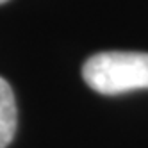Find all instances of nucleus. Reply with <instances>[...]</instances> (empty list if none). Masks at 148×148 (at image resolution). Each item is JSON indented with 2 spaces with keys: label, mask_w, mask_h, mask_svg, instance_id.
<instances>
[{
  "label": "nucleus",
  "mask_w": 148,
  "mask_h": 148,
  "mask_svg": "<svg viewBox=\"0 0 148 148\" xmlns=\"http://www.w3.org/2000/svg\"><path fill=\"white\" fill-rule=\"evenodd\" d=\"M7 2V0H0V4H5Z\"/></svg>",
  "instance_id": "7ed1b4c3"
},
{
  "label": "nucleus",
  "mask_w": 148,
  "mask_h": 148,
  "mask_svg": "<svg viewBox=\"0 0 148 148\" xmlns=\"http://www.w3.org/2000/svg\"><path fill=\"white\" fill-rule=\"evenodd\" d=\"M86 84L100 95H121L148 89V54L100 52L82 66Z\"/></svg>",
  "instance_id": "f257e3e1"
},
{
  "label": "nucleus",
  "mask_w": 148,
  "mask_h": 148,
  "mask_svg": "<svg viewBox=\"0 0 148 148\" xmlns=\"http://www.w3.org/2000/svg\"><path fill=\"white\" fill-rule=\"evenodd\" d=\"M16 132V102L11 86L0 77V148L9 146Z\"/></svg>",
  "instance_id": "f03ea898"
}]
</instances>
